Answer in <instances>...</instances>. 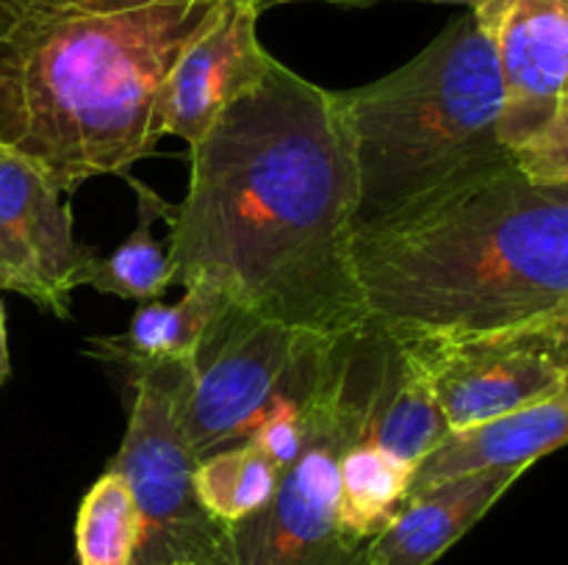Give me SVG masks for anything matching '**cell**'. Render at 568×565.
<instances>
[{
	"instance_id": "1",
	"label": "cell",
	"mask_w": 568,
	"mask_h": 565,
	"mask_svg": "<svg viewBox=\"0 0 568 565\" xmlns=\"http://www.w3.org/2000/svg\"><path fill=\"white\" fill-rule=\"evenodd\" d=\"M355 208L338 94L272 55L264 78L189 147L186 197L166 222L172 286H203L311 336H349L366 327Z\"/></svg>"
},
{
	"instance_id": "2",
	"label": "cell",
	"mask_w": 568,
	"mask_h": 565,
	"mask_svg": "<svg viewBox=\"0 0 568 565\" xmlns=\"http://www.w3.org/2000/svg\"><path fill=\"white\" fill-rule=\"evenodd\" d=\"M231 3L0 0V144L61 194L128 175L164 138L161 83Z\"/></svg>"
},
{
	"instance_id": "3",
	"label": "cell",
	"mask_w": 568,
	"mask_h": 565,
	"mask_svg": "<svg viewBox=\"0 0 568 565\" xmlns=\"http://www.w3.org/2000/svg\"><path fill=\"white\" fill-rule=\"evenodd\" d=\"M366 325L392 341L568 319V186L519 166L353 233Z\"/></svg>"
},
{
	"instance_id": "4",
	"label": "cell",
	"mask_w": 568,
	"mask_h": 565,
	"mask_svg": "<svg viewBox=\"0 0 568 565\" xmlns=\"http://www.w3.org/2000/svg\"><path fill=\"white\" fill-rule=\"evenodd\" d=\"M336 94L358 177L355 230L516 166L499 138L494 39L471 11L399 70Z\"/></svg>"
},
{
	"instance_id": "5",
	"label": "cell",
	"mask_w": 568,
	"mask_h": 565,
	"mask_svg": "<svg viewBox=\"0 0 568 565\" xmlns=\"http://www.w3.org/2000/svg\"><path fill=\"white\" fill-rule=\"evenodd\" d=\"M361 432L364 371L355 330L327 352L303 449L281 469L270 502L231 526L233 565H358L366 546L338 521V458Z\"/></svg>"
},
{
	"instance_id": "6",
	"label": "cell",
	"mask_w": 568,
	"mask_h": 565,
	"mask_svg": "<svg viewBox=\"0 0 568 565\" xmlns=\"http://www.w3.org/2000/svg\"><path fill=\"white\" fill-rule=\"evenodd\" d=\"M128 430L109 471L122 476L139 510L131 565H233L231 526L203 507L194 487L200 460L181 413L189 363H164L128 377Z\"/></svg>"
},
{
	"instance_id": "7",
	"label": "cell",
	"mask_w": 568,
	"mask_h": 565,
	"mask_svg": "<svg viewBox=\"0 0 568 565\" xmlns=\"http://www.w3.org/2000/svg\"><path fill=\"white\" fill-rule=\"evenodd\" d=\"M322 336L292 330L216 297L189 358L181 424L194 458L247 441L305 349Z\"/></svg>"
},
{
	"instance_id": "8",
	"label": "cell",
	"mask_w": 568,
	"mask_h": 565,
	"mask_svg": "<svg viewBox=\"0 0 568 565\" xmlns=\"http://www.w3.org/2000/svg\"><path fill=\"white\" fill-rule=\"evenodd\" d=\"M491 39L505 150L538 186H568V0H505Z\"/></svg>"
},
{
	"instance_id": "9",
	"label": "cell",
	"mask_w": 568,
	"mask_h": 565,
	"mask_svg": "<svg viewBox=\"0 0 568 565\" xmlns=\"http://www.w3.org/2000/svg\"><path fill=\"white\" fill-rule=\"evenodd\" d=\"M449 430L480 424L568 388V319L405 341Z\"/></svg>"
},
{
	"instance_id": "10",
	"label": "cell",
	"mask_w": 568,
	"mask_h": 565,
	"mask_svg": "<svg viewBox=\"0 0 568 565\" xmlns=\"http://www.w3.org/2000/svg\"><path fill=\"white\" fill-rule=\"evenodd\" d=\"M94 258V247L72 236V208L61 188L0 144V291L67 319L72 291L87 286Z\"/></svg>"
},
{
	"instance_id": "11",
	"label": "cell",
	"mask_w": 568,
	"mask_h": 565,
	"mask_svg": "<svg viewBox=\"0 0 568 565\" xmlns=\"http://www.w3.org/2000/svg\"><path fill=\"white\" fill-rule=\"evenodd\" d=\"M261 14L255 0H233L225 14L178 55L155 100L161 136L170 133L192 147L233 100L264 78L272 53L258 39Z\"/></svg>"
},
{
	"instance_id": "12",
	"label": "cell",
	"mask_w": 568,
	"mask_h": 565,
	"mask_svg": "<svg viewBox=\"0 0 568 565\" xmlns=\"http://www.w3.org/2000/svg\"><path fill=\"white\" fill-rule=\"evenodd\" d=\"M358 347L364 371L361 438L416 465L449 435L436 393L403 343L366 325L358 330Z\"/></svg>"
},
{
	"instance_id": "13",
	"label": "cell",
	"mask_w": 568,
	"mask_h": 565,
	"mask_svg": "<svg viewBox=\"0 0 568 565\" xmlns=\"http://www.w3.org/2000/svg\"><path fill=\"white\" fill-rule=\"evenodd\" d=\"M527 471V465L477 471L410 493L392 524L366 543L369 565H433L460 541Z\"/></svg>"
},
{
	"instance_id": "14",
	"label": "cell",
	"mask_w": 568,
	"mask_h": 565,
	"mask_svg": "<svg viewBox=\"0 0 568 565\" xmlns=\"http://www.w3.org/2000/svg\"><path fill=\"white\" fill-rule=\"evenodd\" d=\"M568 438V388L536 404L480 421V424L449 430V435L430 454L414 465L410 493L436 482L477 471L527 465L560 449Z\"/></svg>"
},
{
	"instance_id": "15",
	"label": "cell",
	"mask_w": 568,
	"mask_h": 565,
	"mask_svg": "<svg viewBox=\"0 0 568 565\" xmlns=\"http://www.w3.org/2000/svg\"><path fill=\"white\" fill-rule=\"evenodd\" d=\"M216 294L203 286H189L181 302L164 305L148 299L133 314L131 327L122 336L92 338L89 349L98 358L120 363L128 377L164 363H189L211 314Z\"/></svg>"
},
{
	"instance_id": "16",
	"label": "cell",
	"mask_w": 568,
	"mask_h": 565,
	"mask_svg": "<svg viewBox=\"0 0 568 565\" xmlns=\"http://www.w3.org/2000/svg\"><path fill=\"white\" fill-rule=\"evenodd\" d=\"M414 463L355 435L338 458V521L355 543L381 535L408 502Z\"/></svg>"
},
{
	"instance_id": "17",
	"label": "cell",
	"mask_w": 568,
	"mask_h": 565,
	"mask_svg": "<svg viewBox=\"0 0 568 565\" xmlns=\"http://www.w3.org/2000/svg\"><path fill=\"white\" fill-rule=\"evenodd\" d=\"M122 177L136 192V227L114 253L105 255V258L103 255L94 258L87 286L122 299L148 302V299H159L172 286V277H175V269L166 258V249L153 236L155 219L170 222L175 205L164 203L153 188L136 181L131 172Z\"/></svg>"
},
{
	"instance_id": "18",
	"label": "cell",
	"mask_w": 568,
	"mask_h": 565,
	"mask_svg": "<svg viewBox=\"0 0 568 565\" xmlns=\"http://www.w3.org/2000/svg\"><path fill=\"white\" fill-rule=\"evenodd\" d=\"M277 474L281 469L255 443L242 441L200 460L194 487L203 507L233 526L270 502Z\"/></svg>"
},
{
	"instance_id": "19",
	"label": "cell",
	"mask_w": 568,
	"mask_h": 565,
	"mask_svg": "<svg viewBox=\"0 0 568 565\" xmlns=\"http://www.w3.org/2000/svg\"><path fill=\"white\" fill-rule=\"evenodd\" d=\"M139 543V510L120 474L105 471L83 496L75 521L81 565H131Z\"/></svg>"
},
{
	"instance_id": "20",
	"label": "cell",
	"mask_w": 568,
	"mask_h": 565,
	"mask_svg": "<svg viewBox=\"0 0 568 565\" xmlns=\"http://www.w3.org/2000/svg\"><path fill=\"white\" fill-rule=\"evenodd\" d=\"M281 3H333V6H366V3H381V0H266V9L270 6ZM425 3H455V6H469V11H486L494 9L499 0H425Z\"/></svg>"
},
{
	"instance_id": "21",
	"label": "cell",
	"mask_w": 568,
	"mask_h": 565,
	"mask_svg": "<svg viewBox=\"0 0 568 565\" xmlns=\"http://www.w3.org/2000/svg\"><path fill=\"white\" fill-rule=\"evenodd\" d=\"M9 377V343H6V314L3 302H0V386Z\"/></svg>"
},
{
	"instance_id": "22",
	"label": "cell",
	"mask_w": 568,
	"mask_h": 565,
	"mask_svg": "<svg viewBox=\"0 0 568 565\" xmlns=\"http://www.w3.org/2000/svg\"><path fill=\"white\" fill-rule=\"evenodd\" d=\"M358 565H369V559H366V552H364V557L358 559Z\"/></svg>"
},
{
	"instance_id": "23",
	"label": "cell",
	"mask_w": 568,
	"mask_h": 565,
	"mask_svg": "<svg viewBox=\"0 0 568 565\" xmlns=\"http://www.w3.org/2000/svg\"><path fill=\"white\" fill-rule=\"evenodd\" d=\"M258 6H261V11H266V0H258Z\"/></svg>"
}]
</instances>
